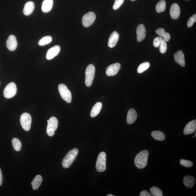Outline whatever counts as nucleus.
I'll use <instances>...</instances> for the list:
<instances>
[{
	"label": "nucleus",
	"mask_w": 196,
	"mask_h": 196,
	"mask_svg": "<svg viewBox=\"0 0 196 196\" xmlns=\"http://www.w3.org/2000/svg\"><path fill=\"white\" fill-rule=\"evenodd\" d=\"M47 122L48 123L47 128V134L49 136L52 137L54 134L55 131L57 129L58 121L55 117H52Z\"/></svg>",
	"instance_id": "5"
},
{
	"label": "nucleus",
	"mask_w": 196,
	"mask_h": 196,
	"mask_svg": "<svg viewBox=\"0 0 196 196\" xmlns=\"http://www.w3.org/2000/svg\"><path fill=\"white\" fill-rule=\"evenodd\" d=\"M151 135L153 138L157 140L163 141L165 138V134L160 131H154L152 133Z\"/></svg>",
	"instance_id": "25"
},
{
	"label": "nucleus",
	"mask_w": 196,
	"mask_h": 196,
	"mask_svg": "<svg viewBox=\"0 0 196 196\" xmlns=\"http://www.w3.org/2000/svg\"><path fill=\"white\" fill-rule=\"evenodd\" d=\"M131 1H135V0H131Z\"/></svg>",
	"instance_id": "40"
},
{
	"label": "nucleus",
	"mask_w": 196,
	"mask_h": 196,
	"mask_svg": "<svg viewBox=\"0 0 196 196\" xmlns=\"http://www.w3.org/2000/svg\"><path fill=\"white\" fill-rule=\"evenodd\" d=\"M53 0H44L43 2L42 9L44 13H48L52 8Z\"/></svg>",
	"instance_id": "21"
},
{
	"label": "nucleus",
	"mask_w": 196,
	"mask_h": 196,
	"mask_svg": "<svg viewBox=\"0 0 196 196\" xmlns=\"http://www.w3.org/2000/svg\"><path fill=\"white\" fill-rule=\"evenodd\" d=\"M180 163L181 165L186 168H190L193 165V163L192 162L184 159L180 160Z\"/></svg>",
	"instance_id": "32"
},
{
	"label": "nucleus",
	"mask_w": 196,
	"mask_h": 196,
	"mask_svg": "<svg viewBox=\"0 0 196 196\" xmlns=\"http://www.w3.org/2000/svg\"><path fill=\"white\" fill-rule=\"evenodd\" d=\"M196 130V120H194L189 122L185 126L183 131V133L185 135L193 134Z\"/></svg>",
	"instance_id": "13"
},
{
	"label": "nucleus",
	"mask_w": 196,
	"mask_h": 196,
	"mask_svg": "<svg viewBox=\"0 0 196 196\" xmlns=\"http://www.w3.org/2000/svg\"><path fill=\"white\" fill-rule=\"evenodd\" d=\"M2 173L1 168H0V186H1L2 184Z\"/></svg>",
	"instance_id": "37"
},
{
	"label": "nucleus",
	"mask_w": 196,
	"mask_h": 196,
	"mask_svg": "<svg viewBox=\"0 0 196 196\" xmlns=\"http://www.w3.org/2000/svg\"><path fill=\"white\" fill-rule=\"evenodd\" d=\"M31 117L30 115L27 113L23 114L20 118V122L22 127L26 131L30 130L31 127Z\"/></svg>",
	"instance_id": "8"
},
{
	"label": "nucleus",
	"mask_w": 196,
	"mask_h": 196,
	"mask_svg": "<svg viewBox=\"0 0 196 196\" xmlns=\"http://www.w3.org/2000/svg\"><path fill=\"white\" fill-rule=\"evenodd\" d=\"M42 177L41 175H38L36 176L31 183L33 190H37L39 188L42 183Z\"/></svg>",
	"instance_id": "23"
},
{
	"label": "nucleus",
	"mask_w": 196,
	"mask_h": 196,
	"mask_svg": "<svg viewBox=\"0 0 196 196\" xmlns=\"http://www.w3.org/2000/svg\"><path fill=\"white\" fill-rule=\"evenodd\" d=\"M95 68L93 64L88 65L85 71V85L88 87L91 86L95 75Z\"/></svg>",
	"instance_id": "3"
},
{
	"label": "nucleus",
	"mask_w": 196,
	"mask_h": 196,
	"mask_svg": "<svg viewBox=\"0 0 196 196\" xmlns=\"http://www.w3.org/2000/svg\"><path fill=\"white\" fill-rule=\"evenodd\" d=\"M195 137H196V133H195Z\"/></svg>",
	"instance_id": "39"
},
{
	"label": "nucleus",
	"mask_w": 196,
	"mask_h": 196,
	"mask_svg": "<svg viewBox=\"0 0 196 196\" xmlns=\"http://www.w3.org/2000/svg\"><path fill=\"white\" fill-rule=\"evenodd\" d=\"M148 152L147 150L142 151L137 154L134 159V164L136 167L142 169L145 168L148 163Z\"/></svg>",
	"instance_id": "1"
},
{
	"label": "nucleus",
	"mask_w": 196,
	"mask_h": 196,
	"mask_svg": "<svg viewBox=\"0 0 196 196\" xmlns=\"http://www.w3.org/2000/svg\"><path fill=\"white\" fill-rule=\"evenodd\" d=\"M174 57L175 62L178 64L184 67L185 65V59H184V55L182 51H179L176 53Z\"/></svg>",
	"instance_id": "17"
},
{
	"label": "nucleus",
	"mask_w": 196,
	"mask_h": 196,
	"mask_svg": "<svg viewBox=\"0 0 196 196\" xmlns=\"http://www.w3.org/2000/svg\"><path fill=\"white\" fill-rule=\"evenodd\" d=\"M35 5L33 2L29 1L26 3L23 11L24 14L26 16L30 15L33 13Z\"/></svg>",
	"instance_id": "20"
},
{
	"label": "nucleus",
	"mask_w": 196,
	"mask_h": 196,
	"mask_svg": "<svg viewBox=\"0 0 196 196\" xmlns=\"http://www.w3.org/2000/svg\"><path fill=\"white\" fill-rule=\"evenodd\" d=\"M119 38V34L116 31H114L111 33L108 42V46L110 48H113L116 46L118 41Z\"/></svg>",
	"instance_id": "16"
},
{
	"label": "nucleus",
	"mask_w": 196,
	"mask_h": 196,
	"mask_svg": "<svg viewBox=\"0 0 196 196\" xmlns=\"http://www.w3.org/2000/svg\"><path fill=\"white\" fill-rule=\"evenodd\" d=\"M17 88L14 83L11 82L7 85L4 90L3 94L4 97L10 98L14 97L16 94Z\"/></svg>",
	"instance_id": "7"
},
{
	"label": "nucleus",
	"mask_w": 196,
	"mask_h": 196,
	"mask_svg": "<svg viewBox=\"0 0 196 196\" xmlns=\"http://www.w3.org/2000/svg\"><path fill=\"white\" fill-rule=\"evenodd\" d=\"M102 108V104L100 102L96 103L94 106L91 110V116L92 118H94L98 115L101 111Z\"/></svg>",
	"instance_id": "22"
},
{
	"label": "nucleus",
	"mask_w": 196,
	"mask_h": 196,
	"mask_svg": "<svg viewBox=\"0 0 196 196\" xmlns=\"http://www.w3.org/2000/svg\"><path fill=\"white\" fill-rule=\"evenodd\" d=\"M156 33L158 35L161 36L163 39L166 42H168L170 39V35L169 33H166L163 28H159L157 29Z\"/></svg>",
	"instance_id": "24"
},
{
	"label": "nucleus",
	"mask_w": 196,
	"mask_h": 196,
	"mask_svg": "<svg viewBox=\"0 0 196 196\" xmlns=\"http://www.w3.org/2000/svg\"><path fill=\"white\" fill-rule=\"evenodd\" d=\"M52 41V38L51 36H47L42 38L39 40L38 44L40 46H44L50 43Z\"/></svg>",
	"instance_id": "27"
},
{
	"label": "nucleus",
	"mask_w": 196,
	"mask_h": 196,
	"mask_svg": "<svg viewBox=\"0 0 196 196\" xmlns=\"http://www.w3.org/2000/svg\"><path fill=\"white\" fill-rule=\"evenodd\" d=\"M136 33L138 42H141L145 39L146 35V30L143 24H140L137 26Z\"/></svg>",
	"instance_id": "12"
},
{
	"label": "nucleus",
	"mask_w": 196,
	"mask_h": 196,
	"mask_svg": "<svg viewBox=\"0 0 196 196\" xmlns=\"http://www.w3.org/2000/svg\"><path fill=\"white\" fill-rule=\"evenodd\" d=\"M121 68V65L119 63H116L109 65L106 69L107 75L108 76H114L118 73Z\"/></svg>",
	"instance_id": "10"
},
{
	"label": "nucleus",
	"mask_w": 196,
	"mask_h": 196,
	"mask_svg": "<svg viewBox=\"0 0 196 196\" xmlns=\"http://www.w3.org/2000/svg\"><path fill=\"white\" fill-rule=\"evenodd\" d=\"M96 18L95 13L89 12L84 15L82 18L83 25L85 28H88L93 23Z\"/></svg>",
	"instance_id": "9"
},
{
	"label": "nucleus",
	"mask_w": 196,
	"mask_h": 196,
	"mask_svg": "<svg viewBox=\"0 0 196 196\" xmlns=\"http://www.w3.org/2000/svg\"><path fill=\"white\" fill-rule=\"evenodd\" d=\"M163 39V38L160 37L155 38L153 41V46L156 48L159 47Z\"/></svg>",
	"instance_id": "35"
},
{
	"label": "nucleus",
	"mask_w": 196,
	"mask_h": 196,
	"mask_svg": "<svg viewBox=\"0 0 196 196\" xmlns=\"http://www.w3.org/2000/svg\"><path fill=\"white\" fill-rule=\"evenodd\" d=\"M106 154L102 152L98 155L96 161V167L97 170L99 172H104L106 169Z\"/></svg>",
	"instance_id": "4"
},
{
	"label": "nucleus",
	"mask_w": 196,
	"mask_h": 196,
	"mask_svg": "<svg viewBox=\"0 0 196 196\" xmlns=\"http://www.w3.org/2000/svg\"><path fill=\"white\" fill-rule=\"evenodd\" d=\"M60 50V47L58 45L52 47L47 51L46 55L47 59L49 60L53 59L58 54Z\"/></svg>",
	"instance_id": "14"
},
{
	"label": "nucleus",
	"mask_w": 196,
	"mask_h": 196,
	"mask_svg": "<svg viewBox=\"0 0 196 196\" xmlns=\"http://www.w3.org/2000/svg\"><path fill=\"white\" fill-rule=\"evenodd\" d=\"M196 14L193 15L191 16L190 18L188 20V23H187V26L188 28H190L192 26L193 23L196 22Z\"/></svg>",
	"instance_id": "33"
},
{
	"label": "nucleus",
	"mask_w": 196,
	"mask_h": 196,
	"mask_svg": "<svg viewBox=\"0 0 196 196\" xmlns=\"http://www.w3.org/2000/svg\"><path fill=\"white\" fill-rule=\"evenodd\" d=\"M166 7V2L164 0L159 1L156 6V11L158 13H160L165 11Z\"/></svg>",
	"instance_id": "26"
},
{
	"label": "nucleus",
	"mask_w": 196,
	"mask_h": 196,
	"mask_svg": "<svg viewBox=\"0 0 196 196\" xmlns=\"http://www.w3.org/2000/svg\"><path fill=\"white\" fill-rule=\"evenodd\" d=\"M150 64L149 62H146L143 63L140 65L137 69V72L139 73H143V72L145 71L149 68Z\"/></svg>",
	"instance_id": "28"
},
{
	"label": "nucleus",
	"mask_w": 196,
	"mask_h": 196,
	"mask_svg": "<svg viewBox=\"0 0 196 196\" xmlns=\"http://www.w3.org/2000/svg\"><path fill=\"white\" fill-rule=\"evenodd\" d=\"M114 195H113L112 194H109L107 195V196H114Z\"/></svg>",
	"instance_id": "38"
},
{
	"label": "nucleus",
	"mask_w": 196,
	"mask_h": 196,
	"mask_svg": "<svg viewBox=\"0 0 196 196\" xmlns=\"http://www.w3.org/2000/svg\"><path fill=\"white\" fill-rule=\"evenodd\" d=\"M150 192L154 196H163V192L161 189L157 187L153 186L150 189Z\"/></svg>",
	"instance_id": "29"
},
{
	"label": "nucleus",
	"mask_w": 196,
	"mask_h": 196,
	"mask_svg": "<svg viewBox=\"0 0 196 196\" xmlns=\"http://www.w3.org/2000/svg\"><path fill=\"white\" fill-rule=\"evenodd\" d=\"M139 196H152V195L151 194L149 193L147 191L143 190L141 191L140 194L139 195Z\"/></svg>",
	"instance_id": "36"
},
{
	"label": "nucleus",
	"mask_w": 196,
	"mask_h": 196,
	"mask_svg": "<svg viewBox=\"0 0 196 196\" xmlns=\"http://www.w3.org/2000/svg\"><path fill=\"white\" fill-rule=\"evenodd\" d=\"M137 112L134 109H131L128 111L127 116V123L129 124L135 122L137 120Z\"/></svg>",
	"instance_id": "18"
},
{
	"label": "nucleus",
	"mask_w": 196,
	"mask_h": 196,
	"mask_svg": "<svg viewBox=\"0 0 196 196\" xmlns=\"http://www.w3.org/2000/svg\"><path fill=\"white\" fill-rule=\"evenodd\" d=\"M180 9L178 4L174 3L171 7L170 13L171 18L176 19L179 18L180 14Z\"/></svg>",
	"instance_id": "15"
},
{
	"label": "nucleus",
	"mask_w": 196,
	"mask_h": 196,
	"mask_svg": "<svg viewBox=\"0 0 196 196\" xmlns=\"http://www.w3.org/2000/svg\"><path fill=\"white\" fill-rule=\"evenodd\" d=\"M184 185L188 188H192L195 185V180L194 178L191 175H186L183 179Z\"/></svg>",
	"instance_id": "19"
},
{
	"label": "nucleus",
	"mask_w": 196,
	"mask_h": 196,
	"mask_svg": "<svg viewBox=\"0 0 196 196\" xmlns=\"http://www.w3.org/2000/svg\"><path fill=\"white\" fill-rule=\"evenodd\" d=\"M12 142L14 150L16 151H19L21 148V143L19 139L17 138H13Z\"/></svg>",
	"instance_id": "30"
},
{
	"label": "nucleus",
	"mask_w": 196,
	"mask_h": 196,
	"mask_svg": "<svg viewBox=\"0 0 196 196\" xmlns=\"http://www.w3.org/2000/svg\"><path fill=\"white\" fill-rule=\"evenodd\" d=\"M18 43L16 38L14 35H11L6 41V46L10 51H14L16 49Z\"/></svg>",
	"instance_id": "11"
},
{
	"label": "nucleus",
	"mask_w": 196,
	"mask_h": 196,
	"mask_svg": "<svg viewBox=\"0 0 196 196\" xmlns=\"http://www.w3.org/2000/svg\"><path fill=\"white\" fill-rule=\"evenodd\" d=\"M125 0H115L113 6V9L114 10H116L120 8L122 5Z\"/></svg>",
	"instance_id": "34"
},
{
	"label": "nucleus",
	"mask_w": 196,
	"mask_h": 196,
	"mask_svg": "<svg viewBox=\"0 0 196 196\" xmlns=\"http://www.w3.org/2000/svg\"><path fill=\"white\" fill-rule=\"evenodd\" d=\"M58 91L62 98L68 103L72 101V94L70 91L64 84H60L58 87Z\"/></svg>",
	"instance_id": "6"
},
{
	"label": "nucleus",
	"mask_w": 196,
	"mask_h": 196,
	"mask_svg": "<svg viewBox=\"0 0 196 196\" xmlns=\"http://www.w3.org/2000/svg\"><path fill=\"white\" fill-rule=\"evenodd\" d=\"M159 51L162 53H164L166 52L167 48V45L166 42L163 39L161 43L159 46Z\"/></svg>",
	"instance_id": "31"
},
{
	"label": "nucleus",
	"mask_w": 196,
	"mask_h": 196,
	"mask_svg": "<svg viewBox=\"0 0 196 196\" xmlns=\"http://www.w3.org/2000/svg\"><path fill=\"white\" fill-rule=\"evenodd\" d=\"M78 153V148H74L70 150L64 158L62 161V166L64 168H68L75 160Z\"/></svg>",
	"instance_id": "2"
}]
</instances>
